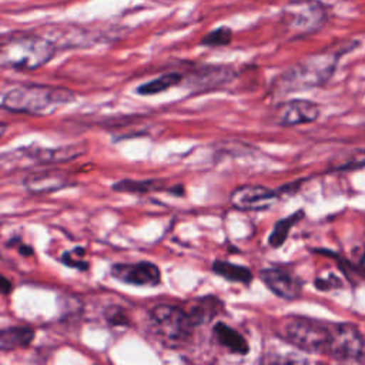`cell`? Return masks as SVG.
Returning a JSON list of instances; mask_svg holds the SVG:
<instances>
[{
	"mask_svg": "<svg viewBox=\"0 0 365 365\" xmlns=\"http://www.w3.org/2000/svg\"><path fill=\"white\" fill-rule=\"evenodd\" d=\"M302 217H304V211H297V212H294V214H291V215H288V217H285V218L278 220V221L274 224L271 234L268 235V244H269V247H272V248L281 247V245L285 242V240L288 238V234H289L291 228H292Z\"/></svg>",
	"mask_w": 365,
	"mask_h": 365,
	"instance_id": "obj_20",
	"label": "cell"
},
{
	"mask_svg": "<svg viewBox=\"0 0 365 365\" xmlns=\"http://www.w3.org/2000/svg\"><path fill=\"white\" fill-rule=\"evenodd\" d=\"M111 190L115 192H125V194H134V195H143L154 191H167L165 182L158 178H150V180H120L111 185Z\"/></svg>",
	"mask_w": 365,
	"mask_h": 365,
	"instance_id": "obj_17",
	"label": "cell"
},
{
	"mask_svg": "<svg viewBox=\"0 0 365 365\" xmlns=\"http://www.w3.org/2000/svg\"><path fill=\"white\" fill-rule=\"evenodd\" d=\"M0 288H1V294H3V295H9V294L11 292V289H13V284H11L6 277H1V285H0Z\"/></svg>",
	"mask_w": 365,
	"mask_h": 365,
	"instance_id": "obj_24",
	"label": "cell"
},
{
	"mask_svg": "<svg viewBox=\"0 0 365 365\" xmlns=\"http://www.w3.org/2000/svg\"><path fill=\"white\" fill-rule=\"evenodd\" d=\"M34 338V331L24 325H13L0 331V349L3 352L26 348Z\"/></svg>",
	"mask_w": 365,
	"mask_h": 365,
	"instance_id": "obj_16",
	"label": "cell"
},
{
	"mask_svg": "<svg viewBox=\"0 0 365 365\" xmlns=\"http://www.w3.org/2000/svg\"><path fill=\"white\" fill-rule=\"evenodd\" d=\"M184 81V74L178 73V71H168L164 73L150 81H145L143 84H140L135 88V93L140 96H154L158 93H163L171 87L180 86Z\"/></svg>",
	"mask_w": 365,
	"mask_h": 365,
	"instance_id": "obj_19",
	"label": "cell"
},
{
	"mask_svg": "<svg viewBox=\"0 0 365 365\" xmlns=\"http://www.w3.org/2000/svg\"><path fill=\"white\" fill-rule=\"evenodd\" d=\"M329 322L291 315L281 322V336L291 345L315 354H325L331 335Z\"/></svg>",
	"mask_w": 365,
	"mask_h": 365,
	"instance_id": "obj_5",
	"label": "cell"
},
{
	"mask_svg": "<svg viewBox=\"0 0 365 365\" xmlns=\"http://www.w3.org/2000/svg\"><path fill=\"white\" fill-rule=\"evenodd\" d=\"M279 197V188L272 190L262 184H242L231 191L230 202L240 211H261L269 208Z\"/></svg>",
	"mask_w": 365,
	"mask_h": 365,
	"instance_id": "obj_8",
	"label": "cell"
},
{
	"mask_svg": "<svg viewBox=\"0 0 365 365\" xmlns=\"http://www.w3.org/2000/svg\"><path fill=\"white\" fill-rule=\"evenodd\" d=\"M212 272L230 282H238L244 285H250L252 281V272L248 267L234 264L224 259H215L211 265Z\"/></svg>",
	"mask_w": 365,
	"mask_h": 365,
	"instance_id": "obj_18",
	"label": "cell"
},
{
	"mask_svg": "<svg viewBox=\"0 0 365 365\" xmlns=\"http://www.w3.org/2000/svg\"><path fill=\"white\" fill-rule=\"evenodd\" d=\"M86 254L84 248L81 247H76L70 251H64L60 257V261L70 267V268H76V269H80V271H86L88 268V262L86 259H83V255Z\"/></svg>",
	"mask_w": 365,
	"mask_h": 365,
	"instance_id": "obj_22",
	"label": "cell"
},
{
	"mask_svg": "<svg viewBox=\"0 0 365 365\" xmlns=\"http://www.w3.org/2000/svg\"><path fill=\"white\" fill-rule=\"evenodd\" d=\"M281 23L295 37L318 31L327 21V9L319 0H291L281 10Z\"/></svg>",
	"mask_w": 365,
	"mask_h": 365,
	"instance_id": "obj_6",
	"label": "cell"
},
{
	"mask_svg": "<svg viewBox=\"0 0 365 365\" xmlns=\"http://www.w3.org/2000/svg\"><path fill=\"white\" fill-rule=\"evenodd\" d=\"M110 275L120 282L134 287H157L161 284V271L151 261L113 264Z\"/></svg>",
	"mask_w": 365,
	"mask_h": 365,
	"instance_id": "obj_9",
	"label": "cell"
},
{
	"mask_svg": "<svg viewBox=\"0 0 365 365\" xmlns=\"http://www.w3.org/2000/svg\"><path fill=\"white\" fill-rule=\"evenodd\" d=\"M17 250H19V252H20L21 255H24V257L33 255V248H31L30 245H26V244H23V245H19V247H17Z\"/></svg>",
	"mask_w": 365,
	"mask_h": 365,
	"instance_id": "obj_26",
	"label": "cell"
},
{
	"mask_svg": "<svg viewBox=\"0 0 365 365\" xmlns=\"http://www.w3.org/2000/svg\"><path fill=\"white\" fill-rule=\"evenodd\" d=\"M361 361L365 362V349H364V354H362V356H361Z\"/></svg>",
	"mask_w": 365,
	"mask_h": 365,
	"instance_id": "obj_27",
	"label": "cell"
},
{
	"mask_svg": "<svg viewBox=\"0 0 365 365\" xmlns=\"http://www.w3.org/2000/svg\"><path fill=\"white\" fill-rule=\"evenodd\" d=\"M338 58L336 51H322L302 58L275 80V91L287 94L324 84L332 76Z\"/></svg>",
	"mask_w": 365,
	"mask_h": 365,
	"instance_id": "obj_4",
	"label": "cell"
},
{
	"mask_svg": "<svg viewBox=\"0 0 365 365\" xmlns=\"http://www.w3.org/2000/svg\"><path fill=\"white\" fill-rule=\"evenodd\" d=\"M259 279L272 294L282 299H297L302 292V282L282 268H264L259 271Z\"/></svg>",
	"mask_w": 365,
	"mask_h": 365,
	"instance_id": "obj_12",
	"label": "cell"
},
{
	"mask_svg": "<svg viewBox=\"0 0 365 365\" xmlns=\"http://www.w3.org/2000/svg\"><path fill=\"white\" fill-rule=\"evenodd\" d=\"M70 175L63 170H41L30 173L23 184L30 194H48L71 185Z\"/></svg>",
	"mask_w": 365,
	"mask_h": 365,
	"instance_id": "obj_13",
	"label": "cell"
},
{
	"mask_svg": "<svg viewBox=\"0 0 365 365\" xmlns=\"http://www.w3.org/2000/svg\"><path fill=\"white\" fill-rule=\"evenodd\" d=\"M56 51V43L40 34L14 31L1 38L0 64L16 71H31L48 63Z\"/></svg>",
	"mask_w": 365,
	"mask_h": 365,
	"instance_id": "obj_2",
	"label": "cell"
},
{
	"mask_svg": "<svg viewBox=\"0 0 365 365\" xmlns=\"http://www.w3.org/2000/svg\"><path fill=\"white\" fill-rule=\"evenodd\" d=\"M167 191H168V192H171L173 195L181 197V195H184V185H182V184H175V185H173V187L167 188Z\"/></svg>",
	"mask_w": 365,
	"mask_h": 365,
	"instance_id": "obj_25",
	"label": "cell"
},
{
	"mask_svg": "<svg viewBox=\"0 0 365 365\" xmlns=\"http://www.w3.org/2000/svg\"><path fill=\"white\" fill-rule=\"evenodd\" d=\"M318 115V104L309 100L295 98L278 104L272 111V121L277 125H298L312 123Z\"/></svg>",
	"mask_w": 365,
	"mask_h": 365,
	"instance_id": "obj_11",
	"label": "cell"
},
{
	"mask_svg": "<svg viewBox=\"0 0 365 365\" xmlns=\"http://www.w3.org/2000/svg\"><path fill=\"white\" fill-rule=\"evenodd\" d=\"M212 335L215 338V342L220 346L225 348L228 352H231L234 355L244 356L250 352V345H248L245 336L222 321H218L217 324H214Z\"/></svg>",
	"mask_w": 365,
	"mask_h": 365,
	"instance_id": "obj_15",
	"label": "cell"
},
{
	"mask_svg": "<svg viewBox=\"0 0 365 365\" xmlns=\"http://www.w3.org/2000/svg\"><path fill=\"white\" fill-rule=\"evenodd\" d=\"M234 70L228 66L205 64L190 70L187 76H184V81L192 93H204L222 87L234 77Z\"/></svg>",
	"mask_w": 365,
	"mask_h": 365,
	"instance_id": "obj_10",
	"label": "cell"
},
{
	"mask_svg": "<svg viewBox=\"0 0 365 365\" xmlns=\"http://www.w3.org/2000/svg\"><path fill=\"white\" fill-rule=\"evenodd\" d=\"M365 342L359 331L351 324H332L325 355L338 361L361 359Z\"/></svg>",
	"mask_w": 365,
	"mask_h": 365,
	"instance_id": "obj_7",
	"label": "cell"
},
{
	"mask_svg": "<svg viewBox=\"0 0 365 365\" xmlns=\"http://www.w3.org/2000/svg\"><path fill=\"white\" fill-rule=\"evenodd\" d=\"M232 40V30L228 26H220L211 31H208L200 41L201 46L205 47H221L228 46Z\"/></svg>",
	"mask_w": 365,
	"mask_h": 365,
	"instance_id": "obj_21",
	"label": "cell"
},
{
	"mask_svg": "<svg viewBox=\"0 0 365 365\" xmlns=\"http://www.w3.org/2000/svg\"><path fill=\"white\" fill-rule=\"evenodd\" d=\"M362 265H364V268H365V254H364V258H362Z\"/></svg>",
	"mask_w": 365,
	"mask_h": 365,
	"instance_id": "obj_28",
	"label": "cell"
},
{
	"mask_svg": "<svg viewBox=\"0 0 365 365\" xmlns=\"http://www.w3.org/2000/svg\"><path fill=\"white\" fill-rule=\"evenodd\" d=\"M106 318L111 325H125L127 324V318L120 309H113L110 314L106 315Z\"/></svg>",
	"mask_w": 365,
	"mask_h": 365,
	"instance_id": "obj_23",
	"label": "cell"
},
{
	"mask_svg": "<svg viewBox=\"0 0 365 365\" xmlns=\"http://www.w3.org/2000/svg\"><path fill=\"white\" fill-rule=\"evenodd\" d=\"M76 94L58 86L48 84H21L9 88L1 96V107L11 113L47 114L61 106L71 103Z\"/></svg>",
	"mask_w": 365,
	"mask_h": 365,
	"instance_id": "obj_3",
	"label": "cell"
},
{
	"mask_svg": "<svg viewBox=\"0 0 365 365\" xmlns=\"http://www.w3.org/2000/svg\"><path fill=\"white\" fill-rule=\"evenodd\" d=\"M218 299H198L190 309L171 304H158L148 311L150 329L157 339L168 346H182L191 336L195 328L210 321L215 312Z\"/></svg>",
	"mask_w": 365,
	"mask_h": 365,
	"instance_id": "obj_1",
	"label": "cell"
},
{
	"mask_svg": "<svg viewBox=\"0 0 365 365\" xmlns=\"http://www.w3.org/2000/svg\"><path fill=\"white\" fill-rule=\"evenodd\" d=\"M84 148L80 144L66 145L58 148H23L20 150L21 157L36 164H57L73 161L74 158L84 154Z\"/></svg>",
	"mask_w": 365,
	"mask_h": 365,
	"instance_id": "obj_14",
	"label": "cell"
}]
</instances>
